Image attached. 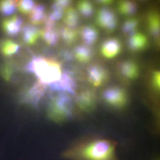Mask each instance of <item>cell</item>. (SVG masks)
Here are the masks:
<instances>
[{"mask_svg":"<svg viewBox=\"0 0 160 160\" xmlns=\"http://www.w3.org/2000/svg\"><path fill=\"white\" fill-rule=\"evenodd\" d=\"M25 70L34 74L38 81L48 86L58 80L62 73L59 62L41 56L33 57L26 65Z\"/></svg>","mask_w":160,"mask_h":160,"instance_id":"cell-2","label":"cell"},{"mask_svg":"<svg viewBox=\"0 0 160 160\" xmlns=\"http://www.w3.org/2000/svg\"><path fill=\"white\" fill-rule=\"evenodd\" d=\"M147 42V39L144 35L135 32L131 35L129 40L128 44L131 49L137 50L143 48Z\"/></svg>","mask_w":160,"mask_h":160,"instance_id":"cell-18","label":"cell"},{"mask_svg":"<svg viewBox=\"0 0 160 160\" xmlns=\"http://www.w3.org/2000/svg\"><path fill=\"white\" fill-rule=\"evenodd\" d=\"M54 2L63 9H65L69 6L72 2L70 0H56Z\"/></svg>","mask_w":160,"mask_h":160,"instance_id":"cell-32","label":"cell"},{"mask_svg":"<svg viewBox=\"0 0 160 160\" xmlns=\"http://www.w3.org/2000/svg\"><path fill=\"white\" fill-rule=\"evenodd\" d=\"M152 81L154 87L159 89L160 87V74L159 71H155L152 76Z\"/></svg>","mask_w":160,"mask_h":160,"instance_id":"cell-31","label":"cell"},{"mask_svg":"<svg viewBox=\"0 0 160 160\" xmlns=\"http://www.w3.org/2000/svg\"><path fill=\"white\" fill-rule=\"evenodd\" d=\"M63 9L62 7L54 2L51 6V10L47 19L54 22L59 20L63 15Z\"/></svg>","mask_w":160,"mask_h":160,"instance_id":"cell-26","label":"cell"},{"mask_svg":"<svg viewBox=\"0 0 160 160\" xmlns=\"http://www.w3.org/2000/svg\"><path fill=\"white\" fill-rule=\"evenodd\" d=\"M23 22V19L20 17L14 16L4 21L3 27L7 34L10 36H15L20 32Z\"/></svg>","mask_w":160,"mask_h":160,"instance_id":"cell-11","label":"cell"},{"mask_svg":"<svg viewBox=\"0 0 160 160\" xmlns=\"http://www.w3.org/2000/svg\"><path fill=\"white\" fill-rule=\"evenodd\" d=\"M63 23L68 27L74 28L78 25L79 18L76 10L72 7L68 8L63 15Z\"/></svg>","mask_w":160,"mask_h":160,"instance_id":"cell-17","label":"cell"},{"mask_svg":"<svg viewBox=\"0 0 160 160\" xmlns=\"http://www.w3.org/2000/svg\"><path fill=\"white\" fill-rule=\"evenodd\" d=\"M103 97L108 104L115 107H120L125 103L126 96L121 89L116 87L108 88L103 92Z\"/></svg>","mask_w":160,"mask_h":160,"instance_id":"cell-6","label":"cell"},{"mask_svg":"<svg viewBox=\"0 0 160 160\" xmlns=\"http://www.w3.org/2000/svg\"><path fill=\"white\" fill-rule=\"evenodd\" d=\"M97 24L108 31L113 30L116 27L117 20L115 15L110 9L104 7L98 11L96 18Z\"/></svg>","mask_w":160,"mask_h":160,"instance_id":"cell-8","label":"cell"},{"mask_svg":"<svg viewBox=\"0 0 160 160\" xmlns=\"http://www.w3.org/2000/svg\"><path fill=\"white\" fill-rule=\"evenodd\" d=\"M121 73L125 78L130 80L136 78L139 73L137 65L132 62L127 61L122 63L120 68Z\"/></svg>","mask_w":160,"mask_h":160,"instance_id":"cell-16","label":"cell"},{"mask_svg":"<svg viewBox=\"0 0 160 160\" xmlns=\"http://www.w3.org/2000/svg\"><path fill=\"white\" fill-rule=\"evenodd\" d=\"M77 6L79 11L85 18H89L93 15L94 7L92 3L87 0H81L78 2Z\"/></svg>","mask_w":160,"mask_h":160,"instance_id":"cell-22","label":"cell"},{"mask_svg":"<svg viewBox=\"0 0 160 160\" xmlns=\"http://www.w3.org/2000/svg\"><path fill=\"white\" fill-rule=\"evenodd\" d=\"M115 147L107 139L86 137L78 140L63 154L71 160H115Z\"/></svg>","mask_w":160,"mask_h":160,"instance_id":"cell-1","label":"cell"},{"mask_svg":"<svg viewBox=\"0 0 160 160\" xmlns=\"http://www.w3.org/2000/svg\"><path fill=\"white\" fill-rule=\"evenodd\" d=\"M148 24L149 31L154 36L159 34L160 31V19L156 13H152L148 17Z\"/></svg>","mask_w":160,"mask_h":160,"instance_id":"cell-23","label":"cell"},{"mask_svg":"<svg viewBox=\"0 0 160 160\" xmlns=\"http://www.w3.org/2000/svg\"><path fill=\"white\" fill-rule=\"evenodd\" d=\"M51 90L54 92H63L74 95L76 88V80L72 72L65 70L56 82L48 86Z\"/></svg>","mask_w":160,"mask_h":160,"instance_id":"cell-4","label":"cell"},{"mask_svg":"<svg viewBox=\"0 0 160 160\" xmlns=\"http://www.w3.org/2000/svg\"><path fill=\"white\" fill-rule=\"evenodd\" d=\"M60 33L63 42L68 45H71L74 43L77 39L78 35L76 30L66 27L61 28Z\"/></svg>","mask_w":160,"mask_h":160,"instance_id":"cell-20","label":"cell"},{"mask_svg":"<svg viewBox=\"0 0 160 160\" xmlns=\"http://www.w3.org/2000/svg\"><path fill=\"white\" fill-rule=\"evenodd\" d=\"M2 73L5 78L7 80L11 79L14 73L13 68L10 65H7L2 70Z\"/></svg>","mask_w":160,"mask_h":160,"instance_id":"cell-30","label":"cell"},{"mask_svg":"<svg viewBox=\"0 0 160 160\" xmlns=\"http://www.w3.org/2000/svg\"><path fill=\"white\" fill-rule=\"evenodd\" d=\"M60 55L62 59L65 62H71L73 60V55L68 50L64 49L62 50L60 52Z\"/></svg>","mask_w":160,"mask_h":160,"instance_id":"cell-29","label":"cell"},{"mask_svg":"<svg viewBox=\"0 0 160 160\" xmlns=\"http://www.w3.org/2000/svg\"><path fill=\"white\" fill-rule=\"evenodd\" d=\"M136 10V7L135 4L131 1H122L119 5V11L124 15H132L135 13Z\"/></svg>","mask_w":160,"mask_h":160,"instance_id":"cell-25","label":"cell"},{"mask_svg":"<svg viewBox=\"0 0 160 160\" xmlns=\"http://www.w3.org/2000/svg\"><path fill=\"white\" fill-rule=\"evenodd\" d=\"M74 54L76 60L81 63L89 61L92 58L93 52L89 47L80 45L76 46L73 50Z\"/></svg>","mask_w":160,"mask_h":160,"instance_id":"cell-14","label":"cell"},{"mask_svg":"<svg viewBox=\"0 0 160 160\" xmlns=\"http://www.w3.org/2000/svg\"><path fill=\"white\" fill-rule=\"evenodd\" d=\"M17 2V1L13 0L0 1V11L5 15H11L16 10Z\"/></svg>","mask_w":160,"mask_h":160,"instance_id":"cell-24","label":"cell"},{"mask_svg":"<svg viewBox=\"0 0 160 160\" xmlns=\"http://www.w3.org/2000/svg\"><path fill=\"white\" fill-rule=\"evenodd\" d=\"M41 36L48 45L53 46L56 45L59 40V34L55 28H44L41 31Z\"/></svg>","mask_w":160,"mask_h":160,"instance_id":"cell-19","label":"cell"},{"mask_svg":"<svg viewBox=\"0 0 160 160\" xmlns=\"http://www.w3.org/2000/svg\"><path fill=\"white\" fill-rule=\"evenodd\" d=\"M81 38L87 45H92L96 41L98 37L96 29L91 25H86L81 28L79 31Z\"/></svg>","mask_w":160,"mask_h":160,"instance_id":"cell-12","label":"cell"},{"mask_svg":"<svg viewBox=\"0 0 160 160\" xmlns=\"http://www.w3.org/2000/svg\"><path fill=\"white\" fill-rule=\"evenodd\" d=\"M49 98L47 114L51 121L58 123L70 120L73 116V105L69 94L63 92H54Z\"/></svg>","mask_w":160,"mask_h":160,"instance_id":"cell-3","label":"cell"},{"mask_svg":"<svg viewBox=\"0 0 160 160\" xmlns=\"http://www.w3.org/2000/svg\"><path fill=\"white\" fill-rule=\"evenodd\" d=\"M30 13L29 20L33 24H41L47 19L45 7L43 5L40 4L35 6Z\"/></svg>","mask_w":160,"mask_h":160,"instance_id":"cell-15","label":"cell"},{"mask_svg":"<svg viewBox=\"0 0 160 160\" xmlns=\"http://www.w3.org/2000/svg\"><path fill=\"white\" fill-rule=\"evenodd\" d=\"M41 31L36 27L27 25L23 28L22 34L24 42L28 45L34 44L41 36Z\"/></svg>","mask_w":160,"mask_h":160,"instance_id":"cell-13","label":"cell"},{"mask_svg":"<svg viewBox=\"0 0 160 160\" xmlns=\"http://www.w3.org/2000/svg\"><path fill=\"white\" fill-rule=\"evenodd\" d=\"M46 86L37 81L26 91L21 97V101L36 107L45 92Z\"/></svg>","mask_w":160,"mask_h":160,"instance_id":"cell-5","label":"cell"},{"mask_svg":"<svg viewBox=\"0 0 160 160\" xmlns=\"http://www.w3.org/2000/svg\"><path fill=\"white\" fill-rule=\"evenodd\" d=\"M20 48V46L17 44L10 40L4 41L0 46L1 53L7 56H10L17 53Z\"/></svg>","mask_w":160,"mask_h":160,"instance_id":"cell-21","label":"cell"},{"mask_svg":"<svg viewBox=\"0 0 160 160\" xmlns=\"http://www.w3.org/2000/svg\"><path fill=\"white\" fill-rule=\"evenodd\" d=\"M98 3L103 4H107L110 3L111 1L109 0H98L96 1Z\"/></svg>","mask_w":160,"mask_h":160,"instance_id":"cell-33","label":"cell"},{"mask_svg":"<svg viewBox=\"0 0 160 160\" xmlns=\"http://www.w3.org/2000/svg\"><path fill=\"white\" fill-rule=\"evenodd\" d=\"M87 74L89 81L95 87L103 84L108 77L107 73L105 70L97 65L90 66L88 69Z\"/></svg>","mask_w":160,"mask_h":160,"instance_id":"cell-9","label":"cell"},{"mask_svg":"<svg viewBox=\"0 0 160 160\" xmlns=\"http://www.w3.org/2000/svg\"><path fill=\"white\" fill-rule=\"evenodd\" d=\"M137 25L138 22L137 20L134 19H129L124 23L122 30L124 32L131 34L135 32Z\"/></svg>","mask_w":160,"mask_h":160,"instance_id":"cell-28","label":"cell"},{"mask_svg":"<svg viewBox=\"0 0 160 160\" xmlns=\"http://www.w3.org/2000/svg\"><path fill=\"white\" fill-rule=\"evenodd\" d=\"M76 103L78 108L81 112L86 113L91 112L95 104L94 93L89 89L81 92L76 97Z\"/></svg>","mask_w":160,"mask_h":160,"instance_id":"cell-7","label":"cell"},{"mask_svg":"<svg viewBox=\"0 0 160 160\" xmlns=\"http://www.w3.org/2000/svg\"><path fill=\"white\" fill-rule=\"evenodd\" d=\"M17 6L21 12L26 14L30 13L35 5L33 1L20 0L17 1Z\"/></svg>","mask_w":160,"mask_h":160,"instance_id":"cell-27","label":"cell"},{"mask_svg":"<svg viewBox=\"0 0 160 160\" xmlns=\"http://www.w3.org/2000/svg\"><path fill=\"white\" fill-rule=\"evenodd\" d=\"M121 50V45L116 39H111L105 41L102 45L101 52L103 55L108 59L117 56Z\"/></svg>","mask_w":160,"mask_h":160,"instance_id":"cell-10","label":"cell"}]
</instances>
